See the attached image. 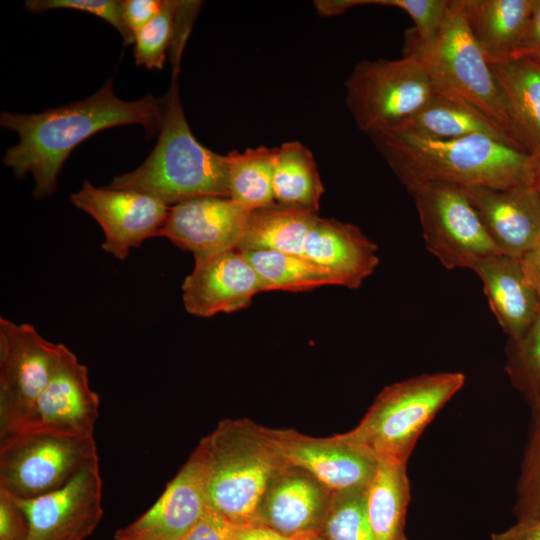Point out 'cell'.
Wrapping results in <instances>:
<instances>
[{
    "mask_svg": "<svg viewBox=\"0 0 540 540\" xmlns=\"http://www.w3.org/2000/svg\"><path fill=\"white\" fill-rule=\"evenodd\" d=\"M162 101L152 94L125 101L113 91L112 78L93 95L70 104L35 114L3 111L0 124L19 136V142L8 148L3 163L18 179L31 173L36 199L52 195L58 175L70 153L92 135L115 126L141 125L147 137L159 133Z\"/></svg>",
    "mask_w": 540,
    "mask_h": 540,
    "instance_id": "obj_1",
    "label": "cell"
},
{
    "mask_svg": "<svg viewBox=\"0 0 540 540\" xmlns=\"http://www.w3.org/2000/svg\"><path fill=\"white\" fill-rule=\"evenodd\" d=\"M370 138L405 188L430 183L505 188L533 182V155L492 136L433 139L397 129Z\"/></svg>",
    "mask_w": 540,
    "mask_h": 540,
    "instance_id": "obj_2",
    "label": "cell"
},
{
    "mask_svg": "<svg viewBox=\"0 0 540 540\" xmlns=\"http://www.w3.org/2000/svg\"><path fill=\"white\" fill-rule=\"evenodd\" d=\"M180 62V57H171V85L161 99L162 122L153 151L108 186L145 193L168 206L203 196L229 197L226 155L203 146L186 121L179 97Z\"/></svg>",
    "mask_w": 540,
    "mask_h": 540,
    "instance_id": "obj_3",
    "label": "cell"
},
{
    "mask_svg": "<svg viewBox=\"0 0 540 540\" xmlns=\"http://www.w3.org/2000/svg\"><path fill=\"white\" fill-rule=\"evenodd\" d=\"M195 450L207 507L237 527L253 526L270 481L287 464L270 428L245 418L224 419Z\"/></svg>",
    "mask_w": 540,
    "mask_h": 540,
    "instance_id": "obj_4",
    "label": "cell"
},
{
    "mask_svg": "<svg viewBox=\"0 0 540 540\" xmlns=\"http://www.w3.org/2000/svg\"><path fill=\"white\" fill-rule=\"evenodd\" d=\"M404 47V54L422 62L436 92L476 112L522 148L492 67L468 27L462 0H450L434 41L421 43L410 30Z\"/></svg>",
    "mask_w": 540,
    "mask_h": 540,
    "instance_id": "obj_5",
    "label": "cell"
},
{
    "mask_svg": "<svg viewBox=\"0 0 540 540\" xmlns=\"http://www.w3.org/2000/svg\"><path fill=\"white\" fill-rule=\"evenodd\" d=\"M464 384L461 372L421 374L390 384L353 429L337 435L379 462L407 464L422 432Z\"/></svg>",
    "mask_w": 540,
    "mask_h": 540,
    "instance_id": "obj_6",
    "label": "cell"
},
{
    "mask_svg": "<svg viewBox=\"0 0 540 540\" xmlns=\"http://www.w3.org/2000/svg\"><path fill=\"white\" fill-rule=\"evenodd\" d=\"M345 86L347 106L369 136L403 126L436 94L426 68L413 54L361 61Z\"/></svg>",
    "mask_w": 540,
    "mask_h": 540,
    "instance_id": "obj_7",
    "label": "cell"
},
{
    "mask_svg": "<svg viewBox=\"0 0 540 540\" xmlns=\"http://www.w3.org/2000/svg\"><path fill=\"white\" fill-rule=\"evenodd\" d=\"M94 437L24 431L0 438V492L32 499L64 487L98 461Z\"/></svg>",
    "mask_w": 540,
    "mask_h": 540,
    "instance_id": "obj_8",
    "label": "cell"
},
{
    "mask_svg": "<svg viewBox=\"0 0 540 540\" xmlns=\"http://www.w3.org/2000/svg\"><path fill=\"white\" fill-rule=\"evenodd\" d=\"M417 209L428 251L448 270L473 269L502 254L460 187L416 184L406 187Z\"/></svg>",
    "mask_w": 540,
    "mask_h": 540,
    "instance_id": "obj_9",
    "label": "cell"
},
{
    "mask_svg": "<svg viewBox=\"0 0 540 540\" xmlns=\"http://www.w3.org/2000/svg\"><path fill=\"white\" fill-rule=\"evenodd\" d=\"M64 347L31 324L0 318V438L26 429Z\"/></svg>",
    "mask_w": 540,
    "mask_h": 540,
    "instance_id": "obj_10",
    "label": "cell"
},
{
    "mask_svg": "<svg viewBox=\"0 0 540 540\" xmlns=\"http://www.w3.org/2000/svg\"><path fill=\"white\" fill-rule=\"evenodd\" d=\"M70 202L93 217L104 232L102 249L124 261L131 248L158 236L170 207L159 199L133 190L96 187L85 180Z\"/></svg>",
    "mask_w": 540,
    "mask_h": 540,
    "instance_id": "obj_11",
    "label": "cell"
},
{
    "mask_svg": "<svg viewBox=\"0 0 540 540\" xmlns=\"http://www.w3.org/2000/svg\"><path fill=\"white\" fill-rule=\"evenodd\" d=\"M12 498L26 517L27 540H85L103 516L99 460L58 490L32 499Z\"/></svg>",
    "mask_w": 540,
    "mask_h": 540,
    "instance_id": "obj_12",
    "label": "cell"
},
{
    "mask_svg": "<svg viewBox=\"0 0 540 540\" xmlns=\"http://www.w3.org/2000/svg\"><path fill=\"white\" fill-rule=\"evenodd\" d=\"M283 459L304 469L333 493L367 488L379 461L367 450L337 434L319 438L293 429H271Z\"/></svg>",
    "mask_w": 540,
    "mask_h": 540,
    "instance_id": "obj_13",
    "label": "cell"
},
{
    "mask_svg": "<svg viewBox=\"0 0 540 540\" xmlns=\"http://www.w3.org/2000/svg\"><path fill=\"white\" fill-rule=\"evenodd\" d=\"M251 212L229 197L189 199L170 207L160 237L204 259L237 249Z\"/></svg>",
    "mask_w": 540,
    "mask_h": 540,
    "instance_id": "obj_14",
    "label": "cell"
},
{
    "mask_svg": "<svg viewBox=\"0 0 540 540\" xmlns=\"http://www.w3.org/2000/svg\"><path fill=\"white\" fill-rule=\"evenodd\" d=\"M100 400L89 385L88 369L66 346L39 396L24 431L94 437ZM20 433V432H19Z\"/></svg>",
    "mask_w": 540,
    "mask_h": 540,
    "instance_id": "obj_15",
    "label": "cell"
},
{
    "mask_svg": "<svg viewBox=\"0 0 540 540\" xmlns=\"http://www.w3.org/2000/svg\"><path fill=\"white\" fill-rule=\"evenodd\" d=\"M334 493L304 469L286 464L270 481L255 523L292 538L320 532Z\"/></svg>",
    "mask_w": 540,
    "mask_h": 540,
    "instance_id": "obj_16",
    "label": "cell"
},
{
    "mask_svg": "<svg viewBox=\"0 0 540 540\" xmlns=\"http://www.w3.org/2000/svg\"><path fill=\"white\" fill-rule=\"evenodd\" d=\"M260 291L254 269L235 249L195 260L182 284V299L188 313L211 317L247 308Z\"/></svg>",
    "mask_w": 540,
    "mask_h": 540,
    "instance_id": "obj_17",
    "label": "cell"
},
{
    "mask_svg": "<svg viewBox=\"0 0 540 540\" xmlns=\"http://www.w3.org/2000/svg\"><path fill=\"white\" fill-rule=\"evenodd\" d=\"M461 189L502 254L520 258L539 241L540 201L533 182Z\"/></svg>",
    "mask_w": 540,
    "mask_h": 540,
    "instance_id": "obj_18",
    "label": "cell"
},
{
    "mask_svg": "<svg viewBox=\"0 0 540 540\" xmlns=\"http://www.w3.org/2000/svg\"><path fill=\"white\" fill-rule=\"evenodd\" d=\"M205 479L196 450L139 518L115 533V540H181L207 510Z\"/></svg>",
    "mask_w": 540,
    "mask_h": 540,
    "instance_id": "obj_19",
    "label": "cell"
},
{
    "mask_svg": "<svg viewBox=\"0 0 540 540\" xmlns=\"http://www.w3.org/2000/svg\"><path fill=\"white\" fill-rule=\"evenodd\" d=\"M302 257L349 289L359 288L380 262L377 245L357 226L319 216L307 235Z\"/></svg>",
    "mask_w": 540,
    "mask_h": 540,
    "instance_id": "obj_20",
    "label": "cell"
},
{
    "mask_svg": "<svg viewBox=\"0 0 540 540\" xmlns=\"http://www.w3.org/2000/svg\"><path fill=\"white\" fill-rule=\"evenodd\" d=\"M472 270L481 280L490 308L509 340L519 339L540 312V297L520 258L492 255Z\"/></svg>",
    "mask_w": 540,
    "mask_h": 540,
    "instance_id": "obj_21",
    "label": "cell"
},
{
    "mask_svg": "<svg viewBox=\"0 0 540 540\" xmlns=\"http://www.w3.org/2000/svg\"><path fill=\"white\" fill-rule=\"evenodd\" d=\"M535 0H462L468 27L490 64L510 59L526 31Z\"/></svg>",
    "mask_w": 540,
    "mask_h": 540,
    "instance_id": "obj_22",
    "label": "cell"
},
{
    "mask_svg": "<svg viewBox=\"0 0 540 540\" xmlns=\"http://www.w3.org/2000/svg\"><path fill=\"white\" fill-rule=\"evenodd\" d=\"M490 65L504 94L516 140L528 153H540V63L510 58Z\"/></svg>",
    "mask_w": 540,
    "mask_h": 540,
    "instance_id": "obj_23",
    "label": "cell"
},
{
    "mask_svg": "<svg viewBox=\"0 0 540 540\" xmlns=\"http://www.w3.org/2000/svg\"><path fill=\"white\" fill-rule=\"evenodd\" d=\"M409 502L407 464L380 461L366 491V511L373 540H408L405 525Z\"/></svg>",
    "mask_w": 540,
    "mask_h": 540,
    "instance_id": "obj_24",
    "label": "cell"
},
{
    "mask_svg": "<svg viewBox=\"0 0 540 540\" xmlns=\"http://www.w3.org/2000/svg\"><path fill=\"white\" fill-rule=\"evenodd\" d=\"M317 217V213L277 203L253 210L236 250H274L302 257Z\"/></svg>",
    "mask_w": 540,
    "mask_h": 540,
    "instance_id": "obj_25",
    "label": "cell"
},
{
    "mask_svg": "<svg viewBox=\"0 0 540 540\" xmlns=\"http://www.w3.org/2000/svg\"><path fill=\"white\" fill-rule=\"evenodd\" d=\"M273 191L275 203L317 213L324 187L311 151L298 141L277 148Z\"/></svg>",
    "mask_w": 540,
    "mask_h": 540,
    "instance_id": "obj_26",
    "label": "cell"
},
{
    "mask_svg": "<svg viewBox=\"0 0 540 540\" xmlns=\"http://www.w3.org/2000/svg\"><path fill=\"white\" fill-rule=\"evenodd\" d=\"M397 129L433 139H454L483 134L522 149L488 120L438 92L422 110Z\"/></svg>",
    "mask_w": 540,
    "mask_h": 540,
    "instance_id": "obj_27",
    "label": "cell"
},
{
    "mask_svg": "<svg viewBox=\"0 0 540 540\" xmlns=\"http://www.w3.org/2000/svg\"><path fill=\"white\" fill-rule=\"evenodd\" d=\"M276 152L277 147L259 146L242 153L236 150L228 153L229 198L251 211L274 204Z\"/></svg>",
    "mask_w": 540,
    "mask_h": 540,
    "instance_id": "obj_28",
    "label": "cell"
},
{
    "mask_svg": "<svg viewBox=\"0 0 540 540\" xmlns=\"http://www.w3.org/2000/svg\"><path fill=\"white\" fill-rule=\"evenodd\" d=\"M254 269L261 291H304L324 285H338L334 275L313 262L274 250L239 251Z\"/></svg>",
    "mask_w": 540,
    "mask_h": 540,
    "instance_id": "obj_29",
    "label": "cell"
},
{
    "mask_svg": "<svg viewBox=\"0 0 540 540\" xmlns=\"http://www.w3.org/2000/svg\"><path fill=\"white\" fill-rule=\"evenodd\" d=\"M505 371L531 410L540 409V312L517 340H509Z\"/></svg>",
    "mask_w": 540,
    "mask_h": 540,
    "instance_id": "obj_30",
    "label": "cell"
},
{
    "mask_svg": "<svg viewBox=\"0 0 540 540\" xmlns=\"http://www.w3.org/2000/svg\"><path fill=\"white\" fill-rule=\"evenodd\" d=\"M366 491L334 493L320 533L328 540H373L366 511Z\"/></svg>",
    "mask_w": 540,
    "mask_h": 540,
    "instance_id": "obj_31",
    "label": "cell"
},
{
    "mask_svg": "<svg viewBox=\"0 0 540 540\" xmlns=\"http://www.w3.org/2000/svg\"><path fill=\"white\" fill-rule=\"evenodd\" d=\"M180 1L163 0L154 19L138 31L134 41V58L137 65L152 70H162L166 53L171 46L177 8Z\"/></svg>",
    "mask_w": 540,
    "mask_h": 540,
    "instance_id": "obj_32",
    "label": "cell"
},
{
    "mask_svg": "<svg viewBox=\"0 0 540 540\" xmlns=\"http://www.w3.org/2000/svg\"><path fill=\"white\" fill-rule=\"evenodd\" d=\"M514 513L517 520L540 517V409L532 411Z\"/></svg>",
    "mask_w": 540,
    "mask_h": 540,
    "instance_id": "obj_33",
    "label": "cell"
},
{
    "mask_svg": "<svg viewBox=\"0 0 540 540\" xmlns=\"http://www.w3.org/2000/svg\"><path fill=\"white\" fill-rule=\"evenodd\" d=\"M25 8L32 13H42L52 9H73L88 12L110 23L121 34L124 44H134L135 37L127 27L122 11V1L118 0H29Z\"/></svg>",
    "mask_w": 540,
    "mask_h": 540,
    "instance_id": "obj_34",
    "label": "cell"
},
{
    "mask_svg": "<svg viewBox=\"0 0 540 540\" xmlns=\"http://www.w3.org/2000/svg\"><path fill=\"white\" fill-rule=\"evenodd\" d=\"M367 4L391 6L405 11L415 24L419 42L434 41L441 30L450 0H367Z\"/></svg>",
    "mask_w": 540,
    "mask_h": 540,
    "instance_id": "obj_35",
    "label": "cell"
},
{
    "mask_svg": "<svg viewBox=\"0 0 540 540\" xmlns=\"http://www.w3.org/2000/svg\"><path fill=\"white\" fill-rule=\"evenodd\" d=\"M239 528L217 512L207 508L181 540H236Z\"/></svg>",
    "mask_w": 540,
    "mask_h": 540,
    "instance_id": "obj_36",
    "label": "cell"
},
{
    "mask_svg": "<svg viewBox=\"0 0 540 540\" xmlns=\"http://www.w3.org/2000/svg\"><path fill=\"white\" fill-rule=\"evenodd\" d=\"M28 523L16 501L0 492V540H27Z\"/></svg>",
    "mask_w": 540,
    "mask_h": 540,
    "instance_id": "obj_37",
    "label": "cell"
},
{
    "mask_svg": "<svg viewBox=\"0 0 540 540\" xmlns=\"http://www.w3.org/2000/svg\"><path fill=\"white\" fill-rule=\"evenodd\" d=\"M162 2L163 0L122 1L123 18L134 37L154 19L161 9Z\"/></svg>",
    "mask_w": 540,
    "mask_h": 540,
    "instance_id": "obj_38",
    "label": "cell"
},
{
    "mask_svg": "<svg viewBox=\"0 0 540 540\" xmlns=\"http://www.w3.org/2000/svg\"><path fill=\"white\" fill-rule=\"evenodd\" d=\"M512 58H526L540 63V0L534 1L526 31Z\"/></svg>",
    "mask_w": 540,
    "mask_h": 540,
    "instance_id": "obj_39",
    "label": "cell"
},
{
    "mask_svg": "<svg viewBox=\"0 0 540 540\" xmlns=\"http://www.w3.org/2000/svg\"><path fill=\"white\" fill-rule=\"evenodd\" d=\"M491 540H540V517L517 520L510 527L493 533Z\"/></svg>",
    "mask_w": 540,
    "mask_h": 540,
    "instance_id": "obj_40",
    "label": "cell"
},
{
    "mask_svg": "<svg viewBox=\"0 0 540 540\" xmlns=\"http://www.w3.org/2000/svg\"><path fill=\"white\" fill-rule=\"evenodd\" d=\"M523 269L540 297V239L520 257Z\"/></svg>",
    "mask_w": 540,
    "mask_h": 540,
    "instance_id": "obj_41",
    "label": "cell"
},
{
    "mask_svg": "<svg viewBox=\"0 0 540 540\" xmlns=\"http://www.w3.org/2000/svg\"><path fill=\"white\" fill-rule=\"evenodd\" d=\"M236 540H292L271 529L261 526L240 527Z\"/></svg>",
    "mask_w": 540,
    "mask_h": 540,
    "instance_id": "obj_42",
    "label": "cell"
},
{
    "mask_svg": "<svg viewBox=\"0 0 540 540\" xmlns=\"http://www.w3.org/2000/svg\"><path fill=\"white\" fill-rule=\"evenodd\" d=\"M367 4L366 0H327L317 1L315 6L318 12L324 16L341 14L356 5Z\"/></svg>",
    "mask_w": 540,
    "mask_h": 540,
    "instance_id": "obj_43",
    "label": "cell"
},
{
    "mask_svg": "<svg viewBox=\"0 0 540 540\" xmlns=\"http://www.w3.org/2000/svg\"><path fill=\"white\" fill-rule=\"evenodd\" d=\"M534 157V175H533V185L537 192L539 201H540V153L533 155Z\"/></svg>",
    "mask_w": 540,
    "mask_h": 540,
    "instance_id": "obj_44",
    "label": "cell"
},
{
    "mask_svg": "<svg viewBox=\"0 0 540 540\" xmlns=\"http://www.w3.org/2000/svg\"><path fill=\"white\" fill-rule=\"evenodd\" d=\"M292 540H328L320 532H308L292 537Z\"/></svg>",
    "mask_w": 540,
    "mask_h": 540,
    "instance_id": "obj_45",
    "label": "cell"
}]
</instances>
